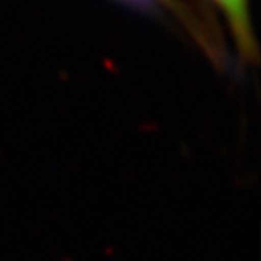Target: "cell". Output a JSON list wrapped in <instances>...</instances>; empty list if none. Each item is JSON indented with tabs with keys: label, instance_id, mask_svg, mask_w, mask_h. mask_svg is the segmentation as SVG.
<instances>
[{
	"label": "cell",
	"instance_id": "obj_1",
	"mask_svg": "<svg viewBox=\"0 0 261 261\" xmlns=\"http://www.w3.org/2000/svg\"><path fill=\"white\" fill-rule=\"evenodd\" d=\"M221 10L232 38L236 39L238 49L243 56L254 55V36L249 20L248 0H212Z\"/></svg>",
	"mask_w": 261,
	"mask_h": 261
},
{
	"label": "cell",
	"instance_id": "obj_2",
	"mask_svg": "<svg viewBox=\"0 0 261 261\" xmlns=\"http://www.w3.org/2000/svg\"><path fill=\"white\" fill-rule=\"evenodd\" d=\"M126 2L136 4V5H153L154 2H160V0H126Z\"/></svg>",
	"mask_w": 261,
	"mask_h": 261
}]
</instances>
